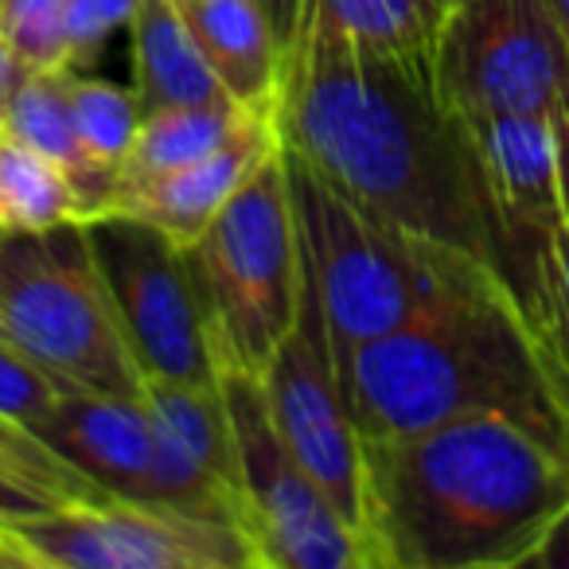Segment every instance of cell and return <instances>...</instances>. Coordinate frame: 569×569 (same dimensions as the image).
<instances>
[{
    "mask_svg": "<svg viewBox=\"0 0 569 569\" xmlns=\"http://www.w3.org/2000/svg\"><path fill=\"white\" fill-rule=\"evenodd\" d=\"M176 4H191V0H176Z\"/></svg>",
    "mask_w": 569,
    "mask_h": 569,
    "instance_id": "cell-33",
    "label": "cell"
},
{
    "mask_svg": "<svg viewBox=\"0 0 569 569\" xmlns=\"http://www.w3.org/2000/svg\"><path fill=\"white\" fill-rule=\"evenodd\" d=\"M258 379L281 441L332 499L336 511L363 535V437L343 398L340 363H336L332 336H328L309 269H305L301 309H297L293 328Z\"/></svg>",
    "mask_w": 569,
    "mask_h": 569,
    "instance_id": "cell-11",
    "label": "cell"
},
{
    "mask_svg": "<svg viewBox=\"0 0 569 569\" xmlns=\"http://www.w3.org/2000/svg\"><path fill=\"white\" fill-rule=\"evenodd\" d=\"M561 133V214L553 234L535 253L527 269L507 284V297L519 309L522 325L530 328L553 382L569 402V121Z\"/></svg>",
    "mask_w": 569,
    "mask_h": 569,
    "instance_id": "cell-18",
    "label": "cell"
},
{
    "mask_svg": "<svg viewBox=\"0 0 569 569\" xmlns=\"http://www.w3.org/2000/svg\"><path fill=\"white\" fill-rule=\"evenodd\" d=\"M59 507V499H51L48 491L32 488V483L17 480V476L0 472V530H9L12 522L28 519V515H40Z\"/></svg>",
    "mask_w": 569,
    "mask_h": 569,
    "instance_id": "cell-27",
    "label": "cell"
},
{
    "mask_svg": "<svg viewBox=\"0 0 569 569\" xmlns=\"http://www.w3.org/2000/svg\"><path fill=\"white\" fill-rule=\"evenodd\" d=\"M0 40L28 71H74L71 0H0Z\"/></svg>",
    "mask_w": 569,
    "mask_h": 569,
    "instance_id": "cell-23",
    "label": "cell"
},
{
    "mask_svg": "<svg viewBox=\"0 0 569 569\" xmlns=\"http://www.w3.org/2000/svg\"><path fill=\"white\" fill-rule=\"evenodd\" d=\"M219 387L234 429L238 519L258 569H371L363 535L281 441L258 375L219 371Z\"/></svg>",
    "mask_w": 569,
    "mask_h": 569,
    "instance_id": "cell-7",
    "label": "cell"
},
{
    "mask_svg": "<svg viewBox=\"0 0 569 569\" xmlns=\"http://www.w3.org/2000/svg\"><path fill=\"white\" fill-rule=\"evenodd\" d=\"M129 32H133V90L144 113L160 106L234 102L199 51L176 0H137Z\"/></svg>",
    "mask_w": 569,
    "mask_h": 569,
    "instance_id": "cell-17",
    "label": "cell"
},
{
    "mask_svg": "<svg viewBox=\"0 0 569 569\" xmlns=\"http://www.w3.org/2000/svg\"><path fill=\"white\" fill-rule=\"evenodd\" d=\"M67 98H71L74 126H79L87 152L102 168L121 176V164H126L144 118L137 90L87 71H67Z\"/></svg>",
    "mask_w": 569,
    "mask_h": 569,
    "instance_id": "cell-22",
    "label": "cell"
},
{
    "mask_svg": "<svg viewBox=\"0 0 569 569\" xmlns=\"http://www.w3.org/2000/svg\"><path fill=\"white\" fill-rule=\"evenodd\" d=\"M253 110L238 102H203V106H160L141 118L137 141L121 164V188L149 176L172 172L191 160L207 157L238 133ZM121 203V199H118Z\"/></svg>",
    "mask_w": 569,
    "mask_h": 569,
    "instance_id": "cell-20",
    "label": "cell"
},
{
    "mask_svg": "<svg viewBox=\"0 0 569 569\" xmlns=\"http://www.w3.org/2000/svg\"><path fill=\"white\" fill-rule=\"evenodd\" d=\"M0 222L4 230H51L87 222L79 188L43 152L0 133Z\"/></svg>",
    "mask_w": 569,
    "mask_h": 569,
    "instance_id": "cell-21",
    "label": "cell"
},
{
    "mask_svg": "<svg viewBox=\"0 0 569 569\" xmlns=\"http://www.w3.org/2000/svg\"><path fill=\"white\" fill-rule=\"evenodd\" d=\"M433 4H437V0H433Z\"/></svg>",
    "mask_w": 569,
    "mask_h": 569,
    "instance_id": "cell-35",
    "label": "cell"
},
{
    "mask_svg": "<svg viewBox=\"0 0 569 569\" xmlns=\"http://www.w3.org/2000/svg\"><path fill=\"white\" fill-rule=\"evenodd\" d=\"M9 530L36 569H258L238 527L141 499H74Z\"/></svg>",
    "mask_w": 569,
    "mask_h": 569,
    "instance_id": "cell-10",
    "label": "cell"
},
{
    "mask_svg": "<svg viewBox=\"0 0 569 569\" xmlns=\"http://www.w3.org/2000/svg\"><path fill=\"white\" fill-rule=\"evenodd\" d=\"M281 152V129H277V106L253 110L238 126V133L227 144H219L207 157L191 160L172 172L149 176L121 188L118 211H133L141 219L157 222L168 238L180 246L196 242L203 227L230 203L238 188Z\"/></svg>",
    "mask_w": 569,
    "mask_h": 569,
    "instance_id": "cell-13",
    "label": "cell"
},
{
    "mask_svg": "<svg viewBox=\"0 0 569 569\" xmlns=\"http://www.w3.org/2000/svg\"><path fill=\"white\" fill-rule=\"evenodd\" d=\"M371 569H519L569 503V457L503 413L363 441Z\"/></svg>",
    "mask_w": 569,
    "mask_h": 569,
    "instance_id": "cell-2",
    "label": "cell"
},
{
    "mask_svg": "<svg viewBox=\"0 0 569 569\" xmlns=\"http://www.w3.org/2000/svg\"><path fill=\"white\" fill-rule=\"evenodd\" d=\"M0 472L17 476V480L32 483V488L48 491L59 503H74V499H102L79 468H71L36 429L20 426V421L0 413Z\"/></svg>",
    "mask_w": 569,
    "mask_h": 569,
    "instance_id": "cell-24",
    "label": "cell"
},
{
    "mask_svg": "<svg viewBox=\"0 0 569 569\" xmlns=\"http://www.w3.org/2000/svg\"><path fill=\"white\" fill-rule=\"evenodd\" d=\"M0 230H4V222H0Z\"/></svg>",
    "mask_w": 569,
    "mask_h": 569,
    "instance_id": "cell-34",
    "label": "cell"
},
{
    "mask_svg": "<svg viewBox=\"0 0 569 569\" xmlns=\"http://www.w3.org/2000/svg\"><path fill=\"white\" fill-rule=\"evenodd\" d=\"M340 382L363 441L503 413L569 457V402L503 281L445 297L359 343L340 363Z\"/></svg>",
    "mask_w": 569,
    "mask_h": 569,
    "instance_id": "cell-3",
    "label": "cell"
},
{
    "mask_svg": "<svg viewBox=\"0 0 569 569\" xmlns=\"http://www.w3.org/2000/svg\"><path fill=\"white\" fill-rule=\"evenodd\" d=\"M183 250L219 371L261 375L293 328L305 289L284 152L269 157Z\"/></svg>",
    "mask_w": 569,
    "mask_h": 569,
    "instance_id": "cell-6",
    "label": "cell"
},
{
    "mask_svg": "<svg viewBox=\"0 0 569 569\" xmlns=\"http://www.w3.org/2000/svg\"><path fill=\"white\" fill-rule=\"evenodd\" d=\"M261 9H266L269 28H273L277 43H281V59H284V51L293 48V40H297V28H301L305 0H261Z\"/></svg>",
    "mask_w": 569,
    "mask_h": 569,
    "instance_id": "cell-28",
    "label": "cell"
},
{
    "mask_svg": "<svg viewBox=\"0 0 569 569\" xmlns=\"http://www.w3.org/2000/svg\"><path fill=\"white\" fill-rule=\"evenodd\" d=\"M0 133L43 152L51 164L63 168L74 188H79L87 219L118 211L121 176L98 164L87 152V144H82L71 113V98H67V71H28V79L20 82L9 110H4Z\"/></svg>",
    "mask_w": 569,
    "mask_h": 569,
    "instance_id": "cell-15",
    "label": "cell"
},
{
    "mask_svg": "<svg viewBox=\"0 0 569 569\" xmlns=\"http://www.w3.org/2000/svg\"><path fill=\"white\" fill-rule=\"evenodd\" d=\"M550 12L558 20L561 36H566V48H569V0H550Z\"/></svg>",
    "mask_w": 569,
    "mask_h": 569,
    "instance_id": "cell-30",
    "label": "cell"
},
{
    "mask_svg": "<svg viewBox=\"0 0 569 569\" xmlns=\"http://www.w3.org/2000/svg\"><path fill=\"white\" fill-rule=\"evenodd\" d=\"M320 4L359 51L387 59L421 87L437 90L433 59L441 9L433 0H320Z\"/></svg>",
    "mask_w": 569,
    "mask_h": 569,
    "instance_id": "cell-19",
    "label": "cell"
},
{
    "mask_svg": "<svg viewBox=\"0 0 569 569\" xmlns=\"http://www.w3.org/2000/svg\"><path fill=\"white\" fill-rule=\"evenodd\" d=\"M180 9L227 94L246 110L277 106L281 43L261 0H191Z\"/></svg>",
    "mask_w": 569,
    "mask_h": 569,
    "instance_id": "cell-16",
    "label": "cell"
},
{
    "mask_svg": "<svg viewBox=\"0 0 569 569\" xmlns=\"http://www.w3.org/2000/svg\"><path fill=\"white\" fill-rule=\"evenodd\" d=\"M63 395L67 390L32 356H24L17 343L0 336V413L4 418L40 433V426L51 418Z\"/></svg>",
    "mask_w": 569,
    "mask_h": 569,
    "instance_id": "cell-25",
    "label": "cell"
},
{
    "mask_svg": "<svg viewBox=\"0 0 569 569\" xmlns=\"http://www.w3.org/2000/svg\"><path fill=\"white\" fill-rule=\"evenodd\" d=\"M24 79H28V67L20 63L17 56H12L9 43L0 40V121H4V110H9L12 94H17Z\"/></svg>",
    "mask_w": 569,
    "mask_h": 569,
    "instance_id": "cell-29",
    "label": "cell"
},
{
    "mask_svg": "<svg viewBox=\"0 0 569 569\" xmlns=\"http://www.w3.org/2000/svg\"><path fill=\"white\" fill-rule=\"evenodd\" d=\"M437 98L460 121L488 113L569 121V48L550 0H465L437 28Z\"/></svg>",
    "mask_w": 569,
    "mask_h": 569,
    "instance_id": "cell-8",
    "label": "cell"
},
{
    "mask_svg": "<svg viewBox=\"0 0 569 569\" xmlns=\"http://www.w3.org/2000/svg\"><path fill=\"white\" fill-rule=\"evenodd\" d=\"M82 227L144 382H219L188 250L133 211L98 214Z\"/></svg>",
    "mask_w": 569,
    "mask_h": 569,
    "instance_id": "cell-9",
    "label": "cell"
},
{
    "mask_svg": "<svg viewBox=\"0 0 569 569\" xmlns=\"http://www.w3.org/2000/svg\"><path fill=\"white\" fill-rule=\"evenodd\" d=\"M281 144L363 211L496 269V227L468 126L305 0L277 87Z\"/></svg>",
    "mask_w": 569,
    "mask_h": 569,
    "instance_id": "cell-1",
    "label": "cell"
},
{
    "mask_svg": "<svg viewBox=\"0 0 569 569\" xmlns=\"http://www.w3.org/2000/svg\"><path fill=\"white\" fill-rule=\"evenodd\" d=\"M0 336L63 390L144 398L149 387L82 222L0 230Z\"/></svg>",
    "mask_w": 569,
    "mask_h": 569,
    "instance_id": "cell-5",
    "label": "cell"
},
{
    "mask_svg": "<svg viewBox=\"0 0 569 569\" xmlns=\"http://www.w3.org/2000/svg\"><path fill=\"white\" fill-rule=\"evenodd\" d=\"M137 0H71V63L87 71L113 32L133 24Z\"/></svg>",
    "mask_w": 569,
    "mask_h": 569,
    "instance_id": "cell-26",
    "label": "cell"
},
{
    "mask_svg": "<svg viewBox=\"0 0 569 569\" xmlns=\"http://www.w3.org/2000/svg\"><path fill=\"white\" fill-rule=\"evenodd\" d=\"M40 437L79 468L98 491L118 499H152V421L144 398L67 390Z\"/></svg>",
    "mask_w": 569,
    "mask_h": 569,
    "instance_id": "cell-14",
    "label": "cell"
},
{
    "mask_svg": "<svg viewBox=\"0 0 569 569\" xmlns=\"http://www.w3.org/2000/svg\"><path fill=\"white\" fill-rule=\"evenodd\" d=\"M281 152L305 269L332 336L336 363L359 343L410 325L429 305L499 281L491 266L363 211L284 144Z\"/></svg>",
    "mask_w": 569,
    "mask_h": 569,
    "instance_id": "cell-4",
    "label": "cell"
},
{
    "mask_svg": "<svg viewBox=\"0 0 569 569\" xmlns=\"http://www.w3.org/2000/svg\"><path fill=\"white\" fill-rule=\"evenodd\" d=\"M144 406L152 421V499L242 530L234 429L219 382H149Z\"/></svg>",
    "mask_w": 569,
    "mask_h": 569,
    "instance_id": "cell-12",
    "label": "cell"
},
{
    "mask_svg": "<svg viewBox=\"0 0 569 569\" xmlns=\"http://www.w3.org/2000/svg\"><path fill=\"white\" fill-rule=\"evenodd\" d=\"M437 9H441V17H445V0H437Z\"/></svg>",
    "mask_w": 569,
    "mask_h": 569,
    "instance_id": "cell-32",
    "label": "cell"
},
{
    "mask_svg": "<svg viewBox=\"0 0 569 569\" xmlns=\"http://www.w3.org/2000/svg\"><path fill=\"white\" fill-rule=\"evenodd\" d=\"M452 4H465V0H445V12H449V9H452Z\"/></svg>",
    "mask_w": 569,
    "mask_h": 569,
    "instance_id": "cell-31",
    "label": "cell"
}]
</instances>
